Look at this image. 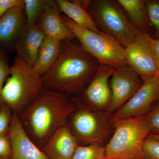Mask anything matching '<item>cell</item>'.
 I'll return each instance as SVG.
<instances>
[{"label": "cell", "mask_w": 159, "mask_h": 159, "mask_svg": "<svg viewBox=\"0 0 159 159\" xmlns=\"http://www.w3.org/2000/svg\"><path fill=\"white\" fill-rule=\"evenodd\" d=\"M9 60L7 51L0 49V97L3 86L9 75L10 66Z\"/></svg>", "instance_id": "obj_25"}, {"label": "cell", "mask_w": 159, "mask_h": 159, "mask_svg": "<svg viewBox=\"0 0 159 159\" xmlns=\"http://www.w3.org/2000/svg\"><path fill=\"white\" fill-rule=\"evenodd\" d=\"M61 42L46 36L40 48L36 61L32 67L34 72L42 76L55 62L59 54Z\"/></svg>", "instance_id": "obj_19"}, {"label": "cell", "mask_w": 159, "mask_h": 159, "mask_svg": "<svg viewBox=\"0 0 159 159\" xmlns=\"http://www.w3.org/2000/svg\"><path fill=\"white\" fill-rule=\"evenodd\" d=\"M11 154V145L9 133L0 136V157L10 159Z\"/></svg>", "instance_id": "obj_27"}, {"label": "cell", "mask_w": 159, "mask_h": 159, "mask_svg": "<svg viewBox=\"0 0 159 159\" xmlns=\"http://www.w3.org/2000/svg\"><path fill=\"white\" fill-rule=\"evenodd\" d=\"M46 37L45 34L37 25H26L15 49L17 57L21 58L32 67Z\"/></svg>", "instance_id": "obj_16"}, {"label": "cell", "mask_w": 159, "mask_h": 159, "mask_svg": "<svg viewBox=\"0 0 159 159\" xmlns=\"http://www.w3.org/2000/svg\"><path fill=\"white\" fill-rule=\"evenodd\" d=\"M152 38L150 35L142 33L124 48L128 66L139 74L143 82L159 76L152 53Z\"/></svg>", "instance_id": "obj_10"}, {"label": "cell", "mask_w": 159, "mask_h": 159, "mask_svg": "<svg viewBox=\"0 0 159 159\" xmlns=\"http://www.w3.org/2000/svg\"><path fill=\"white\" fill-rule=\"evenodd\" d=\"M143 84L139 74L129 66L115 69L110 80L111 99L107 111L111 113L119 109L137 93Z\"/></svg>", "instance_id": "obj_9"}, {"label": "cell", "mask_w": 159, "mask_h": 159, "mask_svg": "<svg viewBox=\"0 0 159 159\" xmlns=\"http://www.w3.org/2000/svg\"><path fill=\"white\" fill-rule=\"evenodd\" d=\"M77 108L67 122L71 133L79 145L97 144L102 145L114 128L112 116L89 108L77 97H73Z\"/></svg>", "instance_id": "obj_6"}, {"label": "cell", "mask_w": 159, "mask_h": 159, "mask_svg": "<svg viewBox=\"0 0 159 159\" xmlns=\"http://www.w3.org/2000/svg\"><path fill=\"white\" fill-rule=\"evenodd\" d=\"M79 145L66 124L50 137L41 149L49 159H72Z\"/></svg>", "instance_id": "obj_14"}, {"label": "cell", "mask_w": 159, "mask_h": 159, "mask_svg": "<svg viewBox=\"0 0 159 159\" xmlns=\"http://www.w3.org/2000/svg\"><path fill=\"white\" fill-rule=\"evenodd\" d=\"M115 69L100 64L85 87L75 97L93 110L107 111L111 99L110 80Z\"/></svg>", "instance_id": "obj_8"}, {"label": "cell", "mask_w": 159, "mask_h": 159, "mask_svg": "<svg viewBox=\"0 0 159 159\" xmlns=\"http://www.w3.org/2000/svg\"><path fill=\"white\" fill-rule=\"evenodd\" d=\"M13 112L5 103L0 104V136L8 134Z\"/></svg>", "instance_id": "obj_24"}, {"label": "cell", "mask_w": 159, "mask_h": 159, "mask_svg": "<svg viewBox=\"0 0 159 159\" xmlns=\"http://www.w3.org/2000/svg\"><path fill=\"white\" fill-rule=\"evenodd\" d=\"M144 116L149 134L159 135V99L154 103L148 113Z\"/></svg>", "instance_id": "obj_23"}, {"label": "cell", "mask_w": 159, "mask_h": 159, "mask_svg": "<svg viewBox=\"0 0 159 159\" xmlns=\"http://www.w3.org/2000/svg\"><path fill=\"white\" fill-rule=\"evenodd\" d=\"M151 45L154 61L159 74V39H154L152 38Z\"/></svg>", "instance_id": "obj_29"}, {"label": "cell", "mask_w": 159, "mask_h": 159, "mask_svg": "<svg viewBox=\"0 0 159 159\" xmlns=\"http://www.w3.org/2000/svg\"><path fill=\"white\" fill-rule=\"evenodd\" d=\"M147 15L155 29L152 38L159 39V0H145Z\"/></svg>", "instance_id": "obj_22"}, {"label": "cell", "mask_w": 159, "mask_h": 159, "mask_svg": "<svg viewBox=\"0 0 159 159\" xmlns=\"http://www.w3.org/2000/svg\"><path fill=\"white\" fill-rule=\"evenodd\" d=\"M61 13L83 28L96 33H102L88 11L89 1L57 0Z\"/></svg>", "instance_id": "obj_17"}, {"label": "cell", "mask_w": 159, "mask_h": 159, "mask_svg": "<svg viewBox=\"0 0 159 159\" xmlns=\"http://www.w3.org/2000/svg\"><path fill=\"white\" fill-rule=\"evenodd\" d=\"M9 136L11 145L10 159H49L29 136L16 113L13 112Z\"/></svg>", "instance_id": "obj_12"}, {"label": "cell", "mask_w": 159, "mask_h": 159, "mask_svg": "<svg viewBox=\"0 0 159 159\" xmlns=\"http://www.w3.org/2000/svg\"><path fill=\"white\" fill-rule=\"evenodd\" d=\"M148 137L149 138H152V139H157V140H159V135H152L149 134L148 135Z\"/></svg>", "instance_id": "obj_30"}, {"label": "cell", "mask_w": 159, "mask_h": 159, "mask_svg": "<svg viewBox=\"0 0 159 159\" xmlns=\"http://www.w3.org/2000/svg\"><path fill=\"white\" fill-rule=\"evenodd\" d=\"M87 10L99 31L124 48L142 33L132 25L117 1H89Z\"/></svg>", "instance_id": "obj_5"}, {"label": "cell", "mask_w": 159, "mask_h": 159, "mask_svg": "<svg viewBox=\"0 0 159 159\" xmlns=\"http://www.w3.org/2000/svg\"><path fill=\"white\" fill-rule=\"evenodd\" d=\"M61 16L75 38L99 63L114 69L128 65L124 48L112 38L77 25L62 13Z\"/></svg>", "instance_id": "obj_7"}, {"label": "cell", "mask_w": 159, "mask_h": 159, "mask_svg": "<svg viewBox=\"0 0 159 159\" xmlns=\"http://www.w3.org/2000/svg\"><path fill=\"white\" fill-rule=\"evenodd\" d=\"M75 39L62 42L55 62L42 76L44 88L71 97L80 93L100 65Z\"/></svg>", "instance_id": "obj_1"}, {"label": "cell", "mask_w": 159, "mask_h": 159, "mask_svg": "<svg viewBox=\"0 0 159 159\" xmlns=\"http://www.w3.org/2000/svg\"><path fill=\"white\" fill-rule=\"evenodd\" d=\"M26 25L24 7H14L7 11L0 18V49L15 51Z\"/></svg>", "instance_id": "obj_13"}, {"label": "cell", "mask_w": 159, "mask_h": 159, "mask_svg": "<svg viewBox=\"0 0 159 159\" xmlns=\"http://www.w3.org/2000/svg\"><path fill=\"white\" fill-rule=\"evenodd\" d=\"M0 159H4L0 157Z\"/></svg>", "instance_id": "obj_31"}, {"label": "cell", "mask_w": 159, "mask_h": 159, "mask_svg": "<svg viewBox=\"0 0 159 159\" xmlns=\"http://www.w3.org/2000/svg\"><path fill=\"white\" fill-rule=\"evenodd\" d=\"M146 159H159V140L147 137L143 145Z\"/></svg>", "instance_id": "obj_26"}, {"label": "cell", "mask_w": 159, "mask_h": 159, "mask_svg": "<svg viewBox=\"0 0 159 159\" xmlns=\"http://www.w3.org/2000/svg\"><path fill=\"white\" fill-rule=\"evenodd\" d=\"M159 99V76L146 80L136 93L116 111L112 119H123L145 116Z\"/></svg>", "instance_id": "obj_11"}, {"label": "cell", "mask_w": 159, "mask_h": 159, "mask_svg": "<svg viewBox=\"0 0 159 159\" xmlns=\"http://www.w3.org/2000/svg\"><path fill=\"white\" fill-rule=\"evenodd\" d=\"M54 1L52 0H24L26 25H37L40 18Z\"/></svg>", "instance_id": "obj_20"}, {"label": "cell", "mask_w": 159, "mask_h": 159, "mask_svg": "<svg viewBox=\"0 0 159 159\" xmlns=\"http://www.w3.org/2000/svg\"><path fill=\"white\" fill-rule=\"evenodd\" d=\"M132 25L136 29L152 37L155 29L146 12L145 0H118Z\"/></svg>", "instance_id": "obj_18"}, {"label": "cell", "mask_w": 159, "mask_h": 159, "mask_svg": "<svg viewBox=\"0 0 159 159\" xmlns=\"http://www.w3.org/2000/svg\"><path fill=\"white\" fill-rule=\"evenodd\" d=\"M72 159H106L105 147L97 144L79 145Z\"/></svg>", "instance_id": "obj_21"}, {"label": "cell", "mask_w": 159, "mask_h": 159, "mask_svg": "<svg viewBox=\"0 0 159 159\" xmlns=\"http://www.w3.org/2000/svg\"><path fill=\"white\" fill-rule=\"evenodd\" d=\"M61 11L56 1L44 12L40 18L37 25L46 36L62 42L74 40L73 32L64 22L61 16Z\"/></svg>", "instance_id": "obj_15"}, {"label": "cell", "mask_w": 159, "mask_h": 159, "mask_svg": "<svg viewBox=\"0 0 159 159\" xmlns=\"http://www.w3.org/2000/svg\"><path fill=\"white\" fill-rule=\"evenodd\" d=\"M77 107L73 97L44 88L18 115L26 132L41 149L50 137L67 124Z\"/></svg>", "instance_id": "obj_2"}, {"label": "cell", "mask_w": 159, "mask_h": 159, "mask_svg": "<svg viewBox=\"0 0 159 159\" xmlns=\"http://www.w3.org/2000/svg\"><path fill=\"white\" fill-rule=\"evenodd\" d=\"M112 120L115 130L105 147L106 159H146L143 145L150 133L145 116Z\"/></svg>", "instance_id": "obj_4"}, {"label": "cell", "mask_w": 159, "mask_h": 159, "mask_svg": "<svg viewBox=\"0 0 159 159\" xmlns=\"http://www.w3.org/2000/svg\"><path fill=\"white\" fill-rule=\"evenodd\" d=\"M24 7V0H0V18L10 9Z\"/></svg>", "instance_id": "obj_28"}, {"label": "cell", "mask_w": 159, "mask_h": 159, "mask_svg": "<svg viewBox=\"0 0 159 159\" xmlns=\"http://www.w3.org/2000/svg\"><path fill=\"white\" fill-rule=\"evenodd\" d=\"M44 88L42 77L20 57L10 66L9 77L3 86L1 104L5 103L19 115L35 100Z\"/></svg>", "instance_id": "obj_3"}]
</instances>
